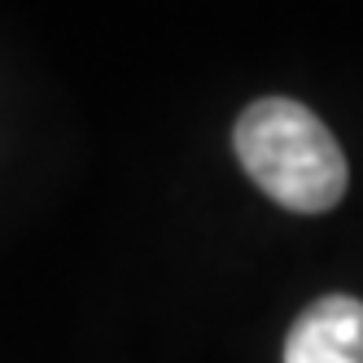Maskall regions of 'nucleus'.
I'll return each mask as SVG.
<instances>
[{
    "mask_svg": "<svg viewBox=\"0 0 363 363\" xmlns=\"http://www.w3.org/2000/svg\"><path fill=\"white\" fill-rule=\"evenodd\" d=\"M237 158L272 201L298 215L333 211L346 193V153L302 101L263 96L237 118Z\"/></svg>",
    "mask_w": 363,
    "mask_h": 363,
    "instance_id": "obj_1",
    "label": "nucleus"
},
{
    "mask_svg": "<svg viewBox=\"0 0 363 363\" xmlns=\"http://www.w3.org/2000/svg\"><path fill=\"white\" fill-rule=\"evenodd\" d=\"M284 363H363V302L328 294L289 328Z\"/></svg>",
    "mask_w": 363,
    "mask_h": 363,
    "instance_id": "obj_2",
    "label": "nucleus"
}]
</instances>
